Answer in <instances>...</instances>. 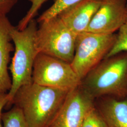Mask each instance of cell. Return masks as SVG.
I'll use <instances>...</instances> for the list:
<instances>
[{"mask_svg":"<svg viewBox=\"0 0 127 127\" xmlns=\"http://www.w3.org/2000/svg\"><path fill=\"white\" fill-rule=\"evenodd\" d=\"M32 80L41 85L68 91L81 83L71 63L41 53L37 54L34 60Z\"/></svg>","mask_w":127,"mask_h":127,"instance_id":"obj_6","label":"cell"},{"mask_svg":"<svg viewBox=\"0 0 127 127\" xmlns=\"http://www.w3.org/2000/svg\"><path fill=\"white\" fill-rule=\"evenodd\" d=\"M95 100L81 85L69 91L51 126L82 127L87 112L95 105Z\"/></svg>","mask_w":127,"mask_h":127,"instance_id":"obj_7","label":"cell"},{"mask_svg":"<svg viewBox=\"0 0 127 127\" xmlns=\"http://www.w3.org/2000/svg\"><path fill=\"white\" fill-rule=\"evenodd\" d=\"M37 23L33 19L22 30H19L13 26L10 29L15 52L9 66L12 86L8 93V104H11L15 93L21 87L32 82L33 64L38 54L35 41Z\"/></svg>","mask_w":127,"mask_h":127,"instance_id":"obj_3","label":"cell"},{"mask_svg":"<svg viewBox=\"0 0 127 127\" xmlns=\"http://www.w3.org/2000/svg\"><path fill=\"white\" fill-rule=\"evenodd\" d=\"M1 121L2 127H29L23 113L15 105L2 113Z\"/></svg>","mask_w":127,"mask_h":127,"instance_id":"obj_12","label":"cell"},{"mask_svg":"<svg viewBox=\"0 0 127 127\" xmlns=\"http://www.w3.org/2000/svg\"><path fill=\"white\" fill-rule=\"evenodd\" d=\"M101 2L102 0H82L64 9L57 15L77 35L86 31Z\"/></svg>","mask_w":127,"mask_h":127,"instance_id":"obj_9","label":"cell"},{"mask_svg":"<svg viewBox=\"0 0 127 127\" xmlns=\"http://www.w3.org/2000/svg\"><path fill=\"white\" fill-rule=\"evenodd\" d=\"M116 37V33L100 34L87 31L77 35L71 64L81 80L107 57Z\"/></svg>","mask_w":127,"mask_h":127,"instance_id":"obj_5","label":"cell"},{"mask_svg":"<svg viewBox=\"0 0 127 127\" xmlns=\"http://www.w3.org/2000/svg\"></svg>","mask_w":127,"mask_h":127,"instance_id":"obj_20","label":"cell"},{"mask_svg":"<svg viewBox=\"0 0 127 127\" xmlns=\"http://www.w3.org/2000/svg\"><path fill=\"white\" fill-rule=\"evenodd\" d=\"M96 107L107 127H127V97L118 98L105 96Z\"/></svg>","mask_w":127,"mask_h":127,"instance_id":"obj_11","label":"cell"},{"mask_svg":"<svg viewBox=\"0 0 127 127\" xmlns=\"http://www.w3.org/2000/svg\"></svg>","mask_w":127,"mask_h":127,"instance_id":"obj_21","label":"cell"},{"mask_svg":"<svg viewBox=\"0 0 127 127\" xmlns=\"http://www.w3.org/2000/svg\"><path fill=\"white\" fill-rule=\"evenodd\" d=\"M12 26L7 16L0 17V93H8L12 86L8 66L14 50L10 34Z\"/></svg>","mask_w":127,"mask_h":127,"instance_id":"obj_10","label":"cell"},{"mask_svg":"<svg viewBox=\"0 0 127 127\" xmlns=\"http://www.w3.org/2000/svg\"><path fill=\"white\" fill-rule=\"evenodd\" d=\"M69 91L34 82L21 87L11 104L21 110L29 127H50L63 106Z\"/></svg>","mask_w":127,"mask_h":127,"instance_id":"obj_1","label":"cell"},{"mask_svg":"<svg viewBox=\"0 0 127 127\" xmlns=\"http://www.w3.org/2000/svg\"><path fill=\"white\" fill-rule=\"evenodd\" d=\"M127 7V0H102L86 31L100 34L115 33L124 21Z\"/></svg>","mask_w":127,"mask_h":127,"instance_id":"obj_8","label":"cell"},{"mask_svg":"<svg viewBox=\"0 0 127 127\" xmlns=\"http://www.w3.org/2000/svg\"><path fill=\"white\" fill-rule=\"evenodd\" d=\"M9 102L8 93H0V127H2L1 121L2 110L6 105L9 104Z\"/></svg>","mask_w":127,"mask_h":127,"instance_id":"obj_18","label":"cell"},{"mask_svg":"<svg viewBox=\"0 0 127 127\" xmlns=\"http://www.w3.org/2000/svg\"><path fill=\"white\" fill-rule=\"evenodd\" d=\"M18 0H0V17L7 16Z\"/></svg>","mask_w":127,"mask_h":127,"instance_id":"obj_17","label":"cell"},{"mask_svg":"<svg viewBox=\"0 0 127 127\" xmlns=\"http://www.w3.org/2000/svg\"><path fill=\"white\" fill-rule=\"evenodd\" d=\"M118 31L115 44L106 58L121 52L127 51V7L124 21Z\"/></svg>","mask_w":127,"mask_h":127,"instance_id":"obj_14","label":"cell"},{"mask_svg":"<svg viewBox=\"0 0 127 127\" xmlns=\"http://www.w3.org/2000/svg\"><path fill=\"white\" fill-rule=\"evenodd\" d=\"M39 24L35 39L38 53L48 55L71 63L77 35L58 15Z\"/></svg>","mask_w":127,"mask_h":127,"instance_id":"obj_4","label":"cell"},{"mask_svg":"<svg viewBox=\"0 0 127 127\" xmlns=\"http://www.w3.org/2000/svg\"><path fill=\"white\" fill-rule=\"evenodd\" d=\"M31 2V6L26 15L18 22L16 27L19 30H22L27 27L29 23L33 19L39 10L47 0H27Z\"/></svg>","mask_w":127,"mask_h":127,"instance_id":"obj_16","label":"cell"},{"mask_svg":"<svg viewBox=\"0 0 127 127\" xmlns=\"http://www.w3.org/2000/svg\"><path fill=\"white\" fill-rule=\"evenodd\" d=\"M50 127H52V126H50Z\"/></svg>","mask_w":127,"mask_h":127,"instance_id":"obj_19","label":"cell"},{"mask_svg":"<svg viewBox=\"0 0 127 127\" xmlns=\"http://www.w3.org/2000/svg\"><path fill=\"white\" fill-rule=\"evenodd\" d=\"M82 0H55L54 2L50 7L46 10L37 20L41 23L57 16L64 9L76 4Z\"/></svg>","mask_w":127,"mask_h":127,"instance_id":"obj_13","label":"cell"},{"mask_svg":"<svg viewBox=\"0 0 127 127\" xmlns=\"http://www.w3.org/2000/svg\"><path fill=\"white\" fill-rule=\"evenodd\" d=\"M82 127H107V124L95 105L87 112Z\"/></svg>","mask_w":127,"mask_h":127,"instance_id":"obj_15","label":"cell"},{"mask_svg":"<svg viewBox=\"0 0 127 127\" xmlns=\"http://www.w3.org/2000/svg\"><path fill=\"white\" fill-rule=\"evenodd\" d=\"M81 85L95 99L127 97V51L105 58L82 79Z\"/></svg>","mask_w":127,"mask_h":127,"instance_id":"obj_2","label":"cell"}]
</instances>
